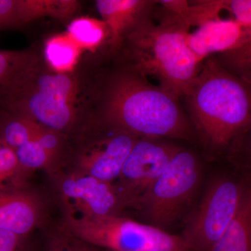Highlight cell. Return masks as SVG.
Wrapping results in <instances>:
<instances>
[{"label": "cell", "mask_w": 251, "mask_h": 251, "mask_svg": "<svg viewBox=\"0 0 251 251\" xmlns=\"http://www.w3.org/2000/svg\"><path fill=\"white\" fill-rule=\"evenodd\" d=\"M98 120L138 138L191 140L193 128L179 99L121 66L97 87Z\"/></svg>", "instance_id": "cell-1"}, {"label": "cell", "mask_w": 251, "mask_h": 251, "mask_svg": "<svg viewBox=\"0 0 251 251\" xmlns=\"http://www.w3.org/2000/svg\"><path fill=\"white\" fill-rule=\"evenodd\" d=\"M190 27L156 5L114 53L117 65L148 78L178 99L184 98L202 63L189 49Z\"/></svg>", "instance_id": "cell-2"}, {"label": "cell", "mask_w": 251, "mask_h": 251, "mask_svg": "<svg viewBox=\"0 0 251 251\" xmlns=\"http://www.w3.org/2000/svg\"><path fill=\"white\" fill-rule=\"evenodd\" d=\"M204 141L216 150L229 149L251 122V85L208 57L184 98Z\"/></svg>", "instance_id": "cell-3"}, {"label": "cell", "mask_w": 251, "mask_h": 251, "mask_svg": "<svg viewBox=\"0 0 251 251\" xmlns=\"http://www.w3.org/2000/svg\"><path fill=\"white\" fill-rule=\"evenodd\" d=\"M64 232L108 251H191L181 236L120 215L77 217L67 214Z\"/></svg>", "instance_id": "cell-4"}, {"label": "cell", "mask_w": 251, "mask_h": 251, "mask_svg": "<svg viewBox=\"0 0 251 251\" xmlns=\"http://www.w3.org/2000/svg\"><path fill=\"white\" fill-rule=\"evenodd\" d=\"M29 71L0 96V105L61 134L72 129L80 117V104L68 98L67 87L55 74Z\"/></svg>", "instance_id": "cell-5"}, {"label": "cell", "mask_w": 251, "mask_h": 251, "mask_svg": "<svg viewBox=\"0 0 251 251\" xmlns=\"http://www.w3.org/2000/svg\"><path fill=\"white\" fill-rule=\"evenodd\" d=\"M197 156L181 148L135 206L148 224L166 231L179 219L196 195L201 181Z\"/></svg>", "instance_id": "cell-6"}, {"label": "cell", "mask_w": 251, "mask_h": 251, "mask_svg": "<svg viewBox=\"0 0 251 251\" xmlns=\"http://www.w3.org/2000/svg\"><path fill=\"white\" fill-rule=\"evenodd\" d=\"M247 179L221 176L209 185L181 235L191 251H212L237 214Z\"/></svg>", "instance_id": "cell-7"}, {"label": "cell", "mask_w": 251, "mask_h": 251, "mask_svg": "<svg viewBox=\"0 0 251 251\" xmlns=\"http://www.w3.org/2000/svg\"><path fill=\"white\" fill-rule=\"evenodd\" d=\"M180 147L163 138H140L126 160L116 186L125 205H135L166 169Z\"/></svg>", "instance_id": "cell-8"}, {"label": "cell", "mask_w": 251, "mask_h": 251, "mask_svg": "<svg viewBox=\"0 0 251 251\" xmlns=\"http://www.w3.org/2000/svg\"><path fill=\"white\" fill-rule=\"evenodd\" d=\"M99 122L102 127L100 134L82 147L77 165L80 173L112 182L118 179L126 160L140 138Z\"/></svg>", "instance_id": "cell-9"}, {"label": "cell", "mask_w": 251, "mask_h": 251, "mask_svg": "<svg viewBox=\"0 0 251 251\" xmlns=\"http://www.w3.org/2000/svg\"><path fill=\"white\" fill-rule=\"evenodd\" d=\"M61 193L69 211L77 217L95 218L120 215L125 205L120 193L112 182L79 173L63 181Z\"/></svg>", "instance_id": "cell-10"}, {"label": "cell", "mask_w": 251, "mask_h": 251, "mask_svg": "<svg viewBox=\"0 0 251 251\" xmlns=\"http://www.w3.org/2000/svg\"><path fill=\"white\" fill-rule=\"evenodd\" d=\"M251 40V25L218 18L189 32L186 41L198 62L211 56L237 49Z\"/></svg>", "instance_id": "cell-11"}, {"label": "cell", "mask_w": 251, "mask_h": 251, "mask_svg": "<svg viewBox=\"0 0 251 251\" xmlns=\"http://www.w3.org/2000/svg\"><path fill=\"white\" fill-rule=\"evenodd\" d=\"M40 215V204L30 191L16 183L0 186V229L27 237Z\"/></svg>", "instance_id": "cell-12"}, {"label": "cell", "mask_w": 251, "mask_h": 251, "mask_svg": "<svg viewBox=\"0 0 251 251\" xmlns=\"http://www.w3.org/2000/svg\"><path fill=\"white\" fill-rule=\"evenodd\" d=\"M152 0H97L96 6L108 26V45L115 53L126 36L145 17L152 13L157 4Z\"/></svg>", "instance_id": "cell-13"}, {"label": "cell", "mask_w": 251, "mask_h": 251, "mask_svg": "<svg viewBox=\"0 0 251 251\" xmlns=\"http://www.w3.org/2000/svg\"><path fill=\"white\" fill-rule=\"evenodd\" d=\"M237 214L211 251H251V175Z\"/></svg>", "instance_id": "cell-14"}, {"label": "cell", "mask_w": 251, "mask_h": 251, "mask_svg": "<svg viewBox=\"0 0 251 251\" xmlns=\"http://www.w3.org/2000/svg\"><path fill=\"white\" fill-rule=\"evenodd\" d=\"M82 50L67 31L50 36L44 46L48 68L58 74H72L76 69Z\"/></svg>", "instance_id": "cell-15"}, {"label": "cell", "mask_w": 251, "mask_h": 251, "mask_svg": "<svg viewBox=\"0 0 251 251\" xmlns=\"http://www.w3.org/2000/svg\"><path fill=\"white\" fill-rule=\"evenodd\" d=\"M39 126L30 117L0 105V140L14 150L34 140Z\"/></svg>", "instance_id": "cell-16"}, {"label": "cell", "mask_w": 251, "mask_h": 251, "mask_svg": "<svg viewBox=\"0 0 251 251\" xmlns=\"http://www.w3.org/2000/svg\"><path fill=\"white\" fill-rule=\"evenodd\" d=\"M41 62L39 54L32 49L22 50H0V96L25 73Z\"/></svg>", "instance_id": "cell-17"}, {"label": "cell", "mask_w": 251, "mask_h": 251, "mask_svg": "<svg viewBox=\"0 0 251 251\" xmlns=\"http://www.w3.org/2000/svg\"><path fill=\"white\" fill-rule=\"evenodd\" d=\"M67 32L82 50L94 52L108 44L110 31L103 20L82 16L74 18L68 25Z\"/></svg>", "instance_id": "cell-18"}, {"label": "cell", "mask_w": 251, "mask_h": 251, "mask_svg": "<svg viewBox=\"0 0 251 251\" xmlns=\"http://www.w3.org/2000/svg\"><path fill=\"white\" fill-rule=\"evenodd\" d=\"M213 56L224 69L251 85V40L237 49Z\"/></svg>", "instance_id": "cell-19"}, {"label": "cell", "mask_w": 251, "mask_h": 251, "mask_svg": "<svg viewBox=\"0 0 251 251\" xmlns=\"http://www.w3.org/2000/svg\"><path fill=\"white\" fill-rule=\"evenodd\" d=\"M29 251H108L63 232L48 237L42 245L31 247Z\"/></svg>", "instance_id": "cell-20"}, {"label": "cell", "mask_w": 251, "mask_h": 251, "mask_svg": "<svg viewBox=\"0 0 251 251\" xmlns=\"http://www.w3.org/2000/svg\"><path fill=\"white\" fill-rule=\"evenodd\" d=\"M15 151L21 171L43 168L49 165L54 158L36 138L24 144Z\"/></svg>", "instance_id": "cell-21"}, {"label": "cell", "mask_w": 251, "mask_h": 251, "mask_svg": "<svg viewBox=\"0 0 251 251\" xmlns=\"http://www.w3.org/2000/svg\"><path fill=\"white\" fill-rule=\"evenodd\" d=\"M234 161L251 171V122L229 148Z\"/></svg>", "instance_id": "cell-22"}, {"label": "cell", "mask_w": 251, "mask_h": 251, "mask_svg": "<svg viewBox=\"0 0 251 251\" xmlns=\"http://www.w3.org/2000/svg\"><path fill=\"white\" fill-rule=\"evenodd\" d=\"M21 171L16 151L0 140V186Z\"/></svg>", "instance_id": "cell-23"}, {"label": "cell", "mask_w": 251, "mask_h": 251, "mask_svg": "<svg viewBox=\"0 0 251 251\" xmlns=\"http://www.w3.org/2000/svg\"><path fill=\"white\" fill-rule=\"evenodd\" d=\"M218 12L227 11L233 19L251 25V0H216Z\"/></svg>", "instance_id": "cell-24"}, {"label": "cell", "mask_w": 251, "mask_h": 251, "mask_svg": "<svg viewBox=\"0 0 251 251\" xmlns=\"http://www.w3.org/2000/svg\"><path fill=\"white\" fill-rule=\"evenodd\" d=\"M21 26L20 0H0V31Z\"/></svg>", "instance_id": "cell-25"}, {"label": "cell", "mask_w": 251, "mask_h": 251, "mask_svg": "<svg viewBox=\"0 0 251 251\" xmlns=\"http://www.w3.org/2000/svg\"><path fill=\"white\" fill-rule=\"evenodd\" d=\"M25 236L0 229V251H29Z\"/></svg>", "instance_id": "cell-26"}, {"label": "cell", "mask_w": 251, "mask_h": 251, "mask_svg": "<svg viewBox=\"0 0 251 251\" xmlns=\"http://www.w3.org/2000/svg\"><path fill=\"white\" fill-rule=\"evenodd\" d=\"M213 4H214V1H213ZM214 9L216 10L215 6H214ZM216 11V14L219 15V14H217V12H216V11Z\"/></svg>", "instance_id": "cell-27"}]
</instances>
